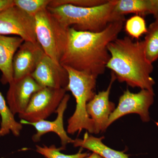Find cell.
<instances>
[{"label": "cell", "mask_w": 158, "mask_h": 158, "mask_svg": "<svg viewBox=\"0 0 158 158\" xmlns=\"http://www.w3.org/2000/svg\"><path fill=\"white\" fill-rule=\"evenodd\" d=\"M107 0H51L49 8H56L64 5L78 7H92L103 4Z\"/></svg>", "instance_id": "22"}, {"label": "cell", "mask_w": 158, "mask_h": 158, "mask_svg": "<svg viewBox=\"0 0 158 158\" xmlns=\"http://www.w3.org/2000/svg\"><path fill=\"white\" fill-rule=\"evenodd\" d=\"M51 0H14V5L29 15L35 17L48 7Z\"/></svg>", "instance_id": "21"}, {"label": "cell", "mask_w": 158, "mask_h": 158, "mask_svg": "<svg viewBox=\"0 0 158 158\" xmlns=\"http://www.w3.org/2000/svg\"><path fill=\"white\" fill-rule=\"evenodd\" d=\"M63 66L69 76L66 91L71 92L76 102L75 112L68 119L66 131L69 134L74 135L85 129L93 134V123L87 113V106L96 94L94 90L97 78L84 72Z\"/></svg>", "instance_id": "4"}, {"label": "cell", "mask_w": 158, "mask_h": 158, "mask_svg": "<svg viewBox=\"0 0 158 158\" xmlns=\"http://www.w3.org/2000/svg\"><path fill=\"white\" fill-rule=\"evenodd\" d=\"M36 148V152L46 158H85L90 155L87 152L82 153L81 150L75 154L65 155L61 152L64 150L62 147L57 148L54 144L49 146L37 145Z\"/></svg>", "instance_id": "20"}, {"label": "cell", "mask_w": 158, "mask_h": 158, "mask_svg": "<svg viewBox=\"0 0 158 158\" xmlns=\"http://www.w3.org/2000/svg\"><path fill=\"white\" fill-rule=\"evenodd\" d=\"M85 158H103L101 156H100L98 155L97 154L95 153H92L91 154L89 155L88 156L86 157Z\"/></svg>", "instance_id": "24"}, {"label": "cell", "mask_w": 158, "mask_h": 158, "mask_svg": "<svg viewBox=\"0 0 158 158\" xmlns=\"http://www.w3.org/2000/svg\"><path fill=\"white\" fill-rule=\"evenodd\" d=\"M45 54L37 41H24L13 58L14 79L17 80L31 75Z\"/></svg>", "instance_id": "13"}, {"label": "cell", "mask_w": 158, "mask_h": 158, "mask_svg": "<svg viewBox=\"0 0 158 158\" xmlns=\"http://www.w3.org/2000/svg\"><path fill=\"white\" fill-rule=\"evenodd\" d=\"M117 2V0H107L103 4L92 7L67 5L47 8L66 27L77 31L97 33L104 31L112 23L125 21L124 15L115 12Z\"/></svg>", "instance_id": "3"}, {"label": "cell", "mask_w": 158, "mask_h": 158, "mask_svg": "<svg viewBox=\"0 0 158 158\" xmlns=\"http://www.w3.org/2000/svg\"><path fill=\"white\" fill-rule=\"evenodd\" d=\"M0 116L1 117L0 138L10 132L18 137L23 129V125L15 120V115L9 108L7 102L0 91Z\"/></svg>", "instance_id": "17"}, {"label": "cell", "mask_w": 158, "mask_h": 158, "mask_svg": "<svg viewBox=\"0 0 158 158\" xmlns=\"http://www.w3.org/2000/svg\"><path fill=\"white\" fill-rule=\"evenodd\" d=\"M108 49L110 58L107 68L112 70L118 81L154 92L155 81L151 76L153 66L145 56L144 40L117 38L109 44Z\"/></svg>", "instance_id": "2"}, {"label": "cell", "mask_w": 158, "mask_h": 158, "mask_svg": "<svg viewBox=\"0 0 158 158\" xmlns=\"http://www.w3.org/2000/svg\"><path fill=\"white\" fill-rule=\"evenodd\" d=\"M114 10L119 15L152 14L158 19V0H117Z\"/></svg>", "instance_id": "15"}, {"label": "cell", "mask_w": 158, "mask_h": 158, "mask_svg": "<svg viewBox=\"0 0 158 158\" xmlns=\"http://www.w3.org/2000/svg\"><path fill=\"white\" fill-rule=\"evenodd\" d=\"M35 19L37 42L47 56L60 64L67 46L69 28L64 27L48 8L38 12Z\"/></svg>", "instance_id": "5"}, {"label": "cell", "mask_w": 158, "mask_h": 158, "mask_svg": "<svg viewBox=\"0 0 158 158\" xmlns=\"http://www.w3.org/2000/svg\"><path fill=\"white\" fill-rule=\"evenodd\" d=\"M127 33L133 38L138 39L147 32L145 20L142 16L135 15L127 20L124 26Z\"/></svg>", "instance_id": "19"}, {"label": "cell", "mask_w": 158, "mask_h": 158, "mask_svg": "<svg viewBox=\"0 0 158 158\" xmlns=\"http://www.w3.org/2000/svg\"><path fill=\"white\" fill-rule=\"evenodd\" d=\"M35 17L13 5L0 13V34L15 35L25 41L37 42Z\"/></svg>", "instance_id": "7"}, {"label": "cell", "mask_w": 158, "mask_h": 158, "mask_svg": "<svg viewBox=\"0 0 158 158\" xmlns=\"http://www.w3.org/2000/svg\"><path fill=\"white\" fill-rule=\"evenodd\" d=\"M13 5L14 0H0V13Z\"/></svg>", "instance_id": "23"}, {"label": "cell", "mask_w": 158, "mask_h": 158, "mask_svg": "<svg viewBox=\"0 0 158 158\" xmlns=\"http://www.w3.org/2000/svg\"><path fill=\"white\" fill-rule=\"evenodd\" d=\"M19 37H9L0 34V71L1 81L4 85L9 84L14 80L13 58L15 53L24 42Z\"/></svg>", "instance_id": "14"}, {"label": "cell", "mask_w": 158, "mask_h": 158, "mask_svg": "<svg viewBox=\"0 0 158 158\" xmlns=\"http://www.w3.org/2000/svg\"><path fill=\"white\" fill-rule=\"evenodd\" d=\"M31 76L42 88L66 90L68 85V73L65 67L46 54Z\"/></svg>", "instance_id": "10"}, {"label": "cell", "mask_w": 158, "mask_h": 158, "mask_svg": "<svg viewBox=\"0 0 158 158\" xmlns=\"http://www.w3.org/2000/svg\"><path fill=\"white\" fill-rule=\"evenodd\" d=\"M145 34L144 40L145 56L153 63L158 59V19L150 25Z\"/></svg>", "instance_id": "18"}, {"label": "cell", "mask_w": 158, "mask_h": 158, "mask_svg": "<svg viewBox=\"0 0 158 158\" xmlns=\"http://www.w3.org/2000/svg\"><path fill=\"white\" fill-rule=\"evenodd\" d=\"M124 21L112 23L104 31L97 33L69 28L67 46L60 64L98 78L104 73L110 59L108 46L118 38Z\"/></svg>", "instance_id": "1"}, {"label": "cell", "mask_w": 158, "mask_h": 158, "mask_svg": "<svg viewBox=\"0 0 158 158\" xmlns=\"http://www.w3.org/2000/svg\"><path fill=\"white\" fill-rule=\"evenodd\" d=\"M66 91L65 89L41 88L33 94L25 111L19 116L21 120L30 123L46 120L56 113Z\"/></svg>", "instance_id": "6"}, {"label": "cell", "mask_w": 158, "mask_h": 158, "mask_svg": "<svg viewBox=\"0 0 158 158\" xmlns=\"http://www.w3.org/2000/svg\"><path fill=\"white\" fill-rule=\"evenodd\" d=\"M70 98V95L66 94L56 111L57 116L53 121L41 120L37 122L30 123L21 120L20 122L22 124L30 125L36 129V133L32 137V140L34 142H39L41 137L45 134L53 132L59 136L61 140V147L63 149H65L67 144L73 143V139L68 136L64 126V113L67 109Z\"/></svg>", "instance_id": "12"}, {"label": "cell", "mask_w": 158, "mask_h": 158, "mask_svg": "<svg viewBox=\"0 0 158 158\" xmlns=\"http://www.w3.org/2000/svg\"><path fill=\"white\" fill-rule=\"evenodd\" d=\"M7 103L14 115L23 113L34 93L43 88L31 75L13 80L9 84Z\"/></svg>", "instance_id": "11"}, {"label": "cell", "mask_w": 158, "mask_h": 158, "mask_svg": "<svg viewBox=\"0 0 158 158\" xmlns=\"http://www.w3.org/2000/svg\"><path fill=\"white\" fill-rule=\"evenodd\" d=\"M154 95V92L145 89L136 93L127 89L119 98L117 106L109 118L108 127L118 118L132 113L139 115L143 122H149V110L153 103Z\"/></svg>", "instance_id": "8"}, {"label": "cell", "mask_w": 158, "mask_h": 158, "mask_svg": "<svg viewBox=\"0 0 158 158\" xmlns=\"http://www.w3.org/2000/svg\"><path fill=\"white\" fill-rule=\"evenodd\" d=\"M116 80L115 75L112 73L111 81L106 90L95 94L87 104V113L93 121L94 134L106 131L109 118L116 109L115 104L110 100V91Z\"/></svg>", "instance_id": "9"}, {"label": "cell", "mask_w": 158, "mask_h": 158, "mask_svg": "<svg viewBox=\"0 0 158 158\" xmlns=\"http://www.w3.org/2000/svg\"><path fill=\"white\" fill-rule=\"evenodd\" d=\"M156 124H157V125L158 127V123H156Z\"/></svg>", "instance_id": "25"}, {"label": "cell", "mask_w": 158, "mask_h": 158, "mask_svg": "<svg viewBox=\"0 0 158 158\" xmlns=\"http://www.w3.org/2000/svg\"><path fill=\"white\" fill-rule=\"evenodd\" d=\"M103 137L97 138L86 133L83 138L74 140V147H81L91 151L103 158H129L123 152L115 150L105 145L102 142Z\"/></svg>", "instance_id": "16"}]
</instances>
